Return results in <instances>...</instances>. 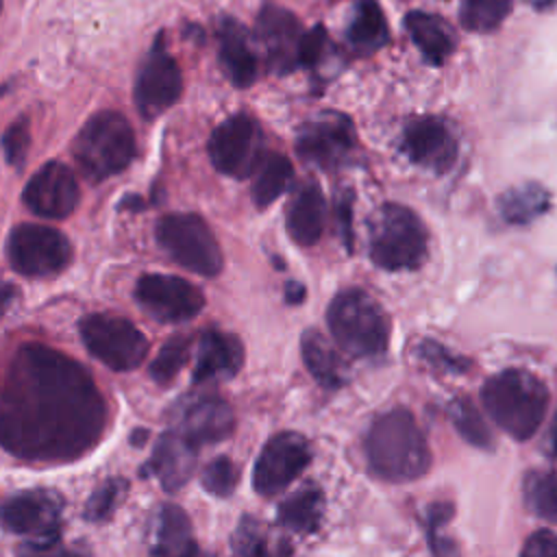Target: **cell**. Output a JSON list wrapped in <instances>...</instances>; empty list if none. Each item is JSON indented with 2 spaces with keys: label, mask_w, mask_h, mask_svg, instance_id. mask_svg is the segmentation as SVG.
Returning <instances> with one entry per match:
<instances>
[{
  "label": "cell",
  "mask_w": 557,
  "mask_h": 557,
  "mask_svg": "<svg viewBox=\"0 0 557 557\" xmlns=\"http://www.w3.org/2000/svg\"><path fill=\"white\" fill-rule=\"evenodd\" d=\"M107 405L72 357L30 342L11 359L0 387V446L26 461H72L102 437Z\"/></svg>",
  "instance_id": "obj_1"
},
{
  "label": "cell",
  "mask_w": 557,
  "mask_h": 557,
  "mask_svg": "<svg viewBox=\"0 0 557 557\" xmlns=\"http://www.w3.org/2000/svg\"><path fill=\"white\" fill-rule=\"evenodd\" d=\"M370 470L385 481L420 479L431 466L426 440L407 409H392L374 420L366 437Z\"/></svg>",
  "instance_id": "obj_2"
},
{
  "label": "cell",
  "mask_w": 557,
  "mask_h": 557,
  "mask_svg": "<svg viewBox=\"0 0 557 557\" xmlns=\"http://www.w3.org/2000/svg\"><path fill=\"white\" fill-rule=\"evenodd\" d=\"M481 400L487 416L513 440H529L544 420L548 392L527 370H505L485 381Z\"/></svg>",
  "instance_id": "obj_3"
},
{
  "label": "cell",
  "mask_w": 557,
  "mask_h": 557,
  "mask_svg": "<svg viewBox=\"0 0 557 557\" xmlns=\"http://www.w3.org/2000/svg\"><path fill=\"white\" fill-rule=\"evenodd\" d=\"M326 322L335 344L352 357H374L387 348L389 318L363 289L339 292L329 305Z\"/></svg>",
  "instance_id": "obj_4"
},
{
  "label": "cell",
  "mask_w": 557,
  "mask_h": 557,
  "mask_svg": "<svg viewBox=\"0 0 557 557\" xmlns=\"http://www.w3.org/2000/svg\"><path fill=\"white\" fill-rule=\"evenodd\" d=\"M74 157L89 181H104L122 172L135 157V133L117 111L91 115L74 139Z\"/></svg>",
  "instance_id": "obj_5"
},
{
  "label": "cell",
  "mask_w": 557,
  "mask_h": 557,
  "mask_svg": "<svg viewBox=\"0 0 557 557\" xmlns=\"http://www.w3.org/2000/svg\"><path fill=\"white\" fill-rule=\"evenodd\" d=\"M426 228L403 205L387 202L370 220V259L389 272L416 270L426 259Z\"/></svg>",
  "instance_id": "obj_6"
},
{
  "label": "cell",
  "mask_w": 557,
  "mask_h": 557,
  "mask_svg": "<svg viewBox=\"0 0 557 557\" xmlns=\"http://www.w3.org/2000/svg\"><path fill=\"white\" fill-rule=\"evenodd\" d=\"M159 246L185 270L200 276H215L222 270V250L207 226L196 213H170L157 222Z\"/></svg>",
  "instance_id": "obj_7"
},
{
  "label": "cell",
  "mask_w": 557,
  "mask_h": 557,
  "mask_svg": "<svg viewBox=\"0 0 557 557\" xmlns=\"http://www.w3.org/2000/svg\"><path fill=\"white\" fill-rule=\"evenodd\" d=\"M78 331L87 350L111 370H135L148 357L146 335L126 318L91 313L81 320Z\"/></svg>",
  "instance_id": "obj_8"
},
{
  "label": "cell",
  "mask_w": 557,
  "mask_h": 557,
  "mask_svg": "<svg viewBox=\"0 0 557 557\" xmlns=\"http://www.w3.org/2000/svg\"><path fill=\"white\" fill-rule=\"evenodd\" d=\"M7 259L22 276H52L67 268L72 246L67 237L50 226L17 224L7 239Z\"/></svg>",
  "instance_id": "obj_9"
},
{
  "label": "cell",
  "mask_w": 557,
  "mask_h": 557,
  "mask_svg": "<svg viewBox=\"0 0 557 557\" xmlns=\"http://www.w3.org/2000/svg\"><path fill=\"white\" fill-rule=\"evenodd\" d=\"M209 157L215 170L226 176H250L263 159V139L257 120L246 113H235L226 117L211 133Z\"/></svg>",
  "instance_id": "obj_10"
},
{
  "label": "cell",
  "mask_w": 557,
  "mask_h": 557,
  "mask_svg": "<svg viewBox=\"0 0 557 557\" xmlns=\"http://www.w3.org/2000/svg\"><path fill=\"white\" fill-rule=\"evenodd\" d=\"M355 144L357 133L350 117L337 111H322L300 126L296 150L305 161L331 170L348 161Z\"/></svg>",
  "instance_id": "obj_11"
},
{
  "label": "cell",
  "mask_w": 557,
  "mask_h": 557,
  "mask_svg": "<svg viewBox=\"0 0 557 557\" xmlns=\"http://www.w3.org/2000/svg\"><path fill=\"white\" fill-rule=\"evenodd\" d=\"M139 307L159 322H187L205 307L202 292L181 276L144 274L135 285Z\"/></svg>",
  "instance_id": "obj_12"
},
{
  "label": "cell",
  "mask_w": 557,
  "mask_h": 557,
  "mask_svg": "<svg viewBox=\"0 0 557 557\" xmlns=\"http://www.w3.org/2000/svg\"><path fill=\"white\" fill-rule=\"evenodd\" d=\"M311 461L309 442L292 431L270 437L255 463L252 483L263 496L285 490Z\"/></svg>",
  "instance_id": "obj_13"
},
{
  "label": "cell",
  "mask_w": 557,
  "mask_h": 557,
  "mask_svg": "<svg viewBox=\"0 0 557 557\" xmlns=\"http://www.w3.org/2000/svg\"><path fill=\"white\" fill-rule=\"evenodd\" d=\"M183 91V78L176 61L163 46V39H157L148 52L135 85V102L144 117H157L170 109Z\"/></svg>",
  "instance_id": "obj_14"
},
{
  "label": "cell",
  "mask_w": 557,
  "mask_h": 557,
  "mask_svg": "<svg viewBox=\"0 0 557 557\" xmlns=\"http://www.w3.org/2000/svg\"><path fill=\"white\" fill-rule=\"evenodd\" d=\"M235 429V413L226 400L213 394H196L172 409V431L196 446L228 437Z\"/></svg>",
  "instance_id": "obj_15"
},
{
  "label": "cell",
  "mask_w": 557,
  "mask_h": 557,
  "mask_svg": "<svg viewBox=\"0 0 557 557\" xmlns=\"http://www.w3.org/2000/svg\"><path fill=\"white\" fill-rule=\"evenodd\" d=\"M305 30L294 13L265 4L257 17V41L265 65L276 74H289L300 65V46Z\"/></svg>",
  "instance_id": "obj_16"
},
{
  "label": "cell",
  "mask_w": 557,
  "mask_h": 557,
  "mask_svg": "<svg viewBox=\"0 0 557 557\" xmlns=\"http://www.w3.org/2000/svg\"><path fill=\"white\" fill-rule=\"evenodd\" d=\"M0 522L7 531L33 540L54 537L61 524V500L46 490L20 492L0 505Z\"/></svg>",
  "instance_id": "obj_17"
},
{
  "label": "cell",
  "mask_w": 557,
  "mask_h": 557,
  "mask_svg": "<svg viewBox=\"0 0 557 557\" xmlns=\"http://www.w3.org/2000/svg\"><path fill=\"white\" fill-rule=\"evenodd\" d=\"M24 205L41 218H67L78 205V183L74 172L59 161L41 165L24 187Z\"/></svg>",
  "instance_id": "obj_18"
},
{
  "label": "cell",
  "mask_w": 557,
  "mask_h": 557,
  "mask_svg": "<svg viewBox=\"0 0 557 557\" xmlns=\"http://www.w3.org/2000/svg\"><path fill=\"white\" fill-rule=\"evenodd\" d=\"M403 152L420 168L444 174L457 159V139L440 117L411 120L403 131Z\"/></svg>",
  "instance_id": "obj_19"
},
{
  "label": "cell",
  "mask_w": 557,
  "mask_h": 557,
  "mask_svg": "<svg viewBox=\"0 0 557 557\" xmlns=\"http://www.w3.org/2000/svg\"><path fill=\"white\" fill-rule=\"evenodd\" d=\"M244 363V348L242 342L222 331H205L198 339V355L194 363V383L207 381H222L231 379L239 372Z\"/></svg>",
  "instance_id": "obj_20"
},
{
  "label": "cell",
  "mask_w": 557,
  "mask_h": 557,
  "mask_svg": "<svg viewBox=\"0 0 557 557\" xmlns=\"http://www.w3.org/2000/svg\"><path fill=\"white\" fill-rule=\"evenodd\" d=\"M198 446L176 431H168L159 437L148 470L154 472L168 492L181 490L196 470Z\"/></svg>",
  "instance_id": "obj_21"
},
{
  "label": "cell",
  "mask_w": 557,
  "mask_h": 557,
  "mask_svg": "<svg viewBox=\"0 0 557 557\" xmlns=\"http://www.w3.org/2000/svg\"><path fill=\"white\" fill-rule=\"evenodd\" d=\"M405 28L411 41L422 52L424 61L431 65H442L453 54L457 46V37L453 26L435 13L426 11H409L405 15Z\"/></svg>",
  "instance_id": "obj_22"
},
{
  "label": "cell",
  "mask_w": 557,
  "mask_h": 557,
  "mask_svg": "<svg viewBox=\"0 0 557 557\" xmlns=\"http://www.w3.org/2000/svg\"><path fill=\"white\" fill-rule=\"evenodd\" d=\"M326 205L320 187L309 181L298 187L287 209V231L300 246H311L324 231Z\"/></svg>",
  "instance_id": "obj_23"
},
{
  "label": "cell",
  "mask_w": 557,
  "mask_h": 557,
  "mask_svg": "<svg viewBox=\"0 0 557 557\" xmlns=\"http://www.w3.org/2000/svg\"><path fill=\"white\" fill-rule=\"evenodd\" d=\"M220 63L228 81L237 87H248L257 78V57L250 48L248 33L235 20L220 22Z\"/></svg>",
  "instance_id": "obj_24"
},
{
  "label": "cell",
  "mask_w": 557,
  "mask_h": 557,
  "mask_svg": "<svg viewBox=\"0 0 557 557\" xmlns=\"http://www.w3.org/2000/svg\"><path fill=\"white\" fill-rule=\"evenodd\" d=\"M300 348L307 370L322 387L337 389L346 383V363L320 331H305Z\"/></svg>",
  "instance_id": "obj_25"
},
{
  "label": "cell",
  "mask_w": 557,
  "mask_h": 557,
  "mask_svg": "<svg viewBox=\"0 0 557 557\" xmlns=\"http://www.w3.org/2000/svg\"><path fill=\"white\" fill-rule=\"evenodd\" d=\"M348 44L361 54L376 52L389 39L385 15L376 0H359L352 11V20L346 28Z\"/></svg>",
  "instance_id": "obj_26"
},
{
  "label": "cell",
  "mask_w": 557,
  "mask_h": 557,
  "mask_svg": "<svg viewBox=\"0 0 557 557\" xmlns=\"http://www.w3.org/2000/svg\"><path fill=\"white\" fill-rule=\"evenodd\" d=\"M198 544L191 537V522L178 505H165L159 511L154 533V557H185Z\"/></svg>",
  "instance_id": "obj_27"
},
{
  "label": "cell",
  "mask_w": 557,
  "mask_h": 557,
  "mask_svg": "<svg viewBox=\"0 0 557 557\" xmlns=\"http://www.w3.org/2000/svg\"><path fill=\"white\" fill-rule=\"evenodd\" d=\"M550 207V194L540 183H522L498 198V211L509 224H529Z\"/></svg>",
  "instance_id": "obj_28"
},
{
  "label": "cell",
  "mask_w": 557,
  "mask_h": 557,
  "mask_svg": "<svg viewBox=\"0 0 557 557\" xmlns=\"http://www.w3.org/2000/svg\"><path fill=\"white\" fill-rule=\"evenodd\" d=\"M322 492L313 485L298 490L278 507V524L296 533H313L322 520Z\"/></svg>",
  "instance_id": "obj_29"
},
{
  "label": "cell",
  "mask_w": 557,
  "mask_h": 557,
  "mask_svg": "<svg viewBox=\"0 0 557 557\" xmlns=\"http://www.w3.org/2000/svg\"><path fill=\"white\" fill-rule=\"evenodd\" d=\"M294 168L287 157L281 152L263 154L259 168L255 170V183H252V200L259 209L272 205L292 183Z\"/></svg>",
  "instance_id": "obj_30"
},
{
  "label": "cell",
  "mask_w": 557,
  "mask_h": 557,
  "mask_svg": "<svg viewBox=\"0 0 557 557\" xmlns=\"http://www.w3.org/2000/svg\"><path fill=\"white\" fill-rule=\"evenodd\" d=\"M511 4L513 0H461L459 22L466 30L490 33L505 22Z\"/></svg>",
  "instance_id": "obj_31"
},
{
  "label": "cell",
  "mask_w": 557,
  "mask_h": 557,
  "mask_svg": "<svg viewBox=\"0 0 557 557\" xmlns=\"http://www.w3.org/2000/svg\"><path fill=\"white\" fill-rule=\"evenodd\" d=\"M233 546L239 557H285L287 553L285 548L274 550L268 540V529L250 516H244L239 520L233 533Z\"/></svg>",
  "instance_id": "obj_32"
},
{
  "label": "cell",
  "mask_w": 557,
  "mask_h": 557,
  "mask_svg": "<svg viewBox=\"0 0 557 557\" xmlns=\"http://www.w3.org/2000/svg\"><path fill=\"white\" fill-rule=\"evenodd\" d=\"M448 413H450V420H453L457 433H459L468 444H472V446H476V448H492L494 437H492V433H490L485 420L481 418L479 409H476L470 400H466V398L455 400V403L450 405Z\"/></svg>",
  "instance_id": "obj_33"
},
{
  "label": "cell",
  "mask_w": 557,
  "mask_h": 557,
  "mask_svg": "<svg viewBox=\"0 0 557 557\" xmlns=\"http://www.w3.org/2000/svg\"><path fill=\"white\" fill-rule=\"evenodd\" d=\"M524 500L533 513L557 520V479L550 472H529L524 479Z\"/></svg>",
  "instance_id": "obj_34"
},
{
  "label": "cell",
  "mask_w": 557,
  "mask_h": 557,
  "mask_svg": "<svg viewBox=\"0 0 557 557\" xmlns=\"http://www.w3.org/2000/svg\"><path fill=\"white\" fill-rule=\"evenodd\" d=\"M187 357H189V339L183 335L170 337L148 366L150 379L161 385L174 381L181 368L187 363Z\"/></svg>",
  "instance_id": "obj_35"
},
{
  "label": "cell",
  "mask_w": 557,
  "mask_h": 557,
  "mask_svg": "<svg viewBox=\"0 0 557 557\" xmlns=\"http://www.w3.org/2000/svg\"><path fill=\"white\" fill-rule=\"evenodd\" d=\"M126 490H128L126 479H122V476L107 479L89 496V500L85 505V518L89 522H104V520H109L113 516L115 507L122 503Z\"/></svg>",
  "instance_id": "obj_36"
},
{
  "label": "cell",
  "mask_w": 557,
  "mask_h": 557,
  "mask_svg": "<svg viewBox=\"0 0 557 557\" xmlns=\"http://www.w3.org/2000/svg\"><path fill=\"white\" fill-rule=\"evenodd\" d=\"M200 481H202V487H205L209 494L220 496V498H226V496H231L233 490L237 487L239 470L235 468V463H233L226 455H220V457H213V459L202 468Z\"/></svg>",
  "instance_id": "obj_37"
},
{
  "label": "cell",
  "mask_w": 557,
  "mask_h": 557,
  "mask_svg": "<svg viewBox=\"0 0 557 557\" xmlns=\"http://www.w3.org/2000/svg\"><path fill=\"white\" fill-rule=\"evenodd\" d=\"M2 148H4V157L9 163H13V165L22 163V159L26 157V150H28V124L24 120H17L15 124H11L4 131Z\"/></svg>",
  "instance_id": "obj_38"
},
{
  "label": "cell",
  "mask_w": 557,
  "mask_h": 557,
  "mask_svg": "<svg viewBox=\"0 0 557 557\" xmlns=\"http://www.w3.org/2000/svg\"><path fill=\"white\" fill-rule=\"evenodd\" d=\"M17 557H83L78 550H72L61 544L59 535L46 540H30L20 546Z\"/></svg>",
  "instance_id": "obj_39"
},
{
  "label": "cell",
  "mask_w": 557,
  "mask_h": 557,
  "mask_svg": "<svg viewBox=\"0 0 557 557\" xmlns=\"http://www.w3.org/2000/svg\"><path fill=\"white\" fill-rule=\"evenodd\" d=\"M326 46H329V39L322 26H313L311 30H305L302 46H300V65H307V67L318 65L326 52Z\"/></svg>",
  "instance_id": "obj_40"
},
{
  "label": "cell",
  "mask_w": 557,
  "mask_h": 557,
  "mask_svg": "<svg viewBox=\"0 0 557 557\" xmlns=\"http://www.w3.org/2000/svg\"><path fill=\"white\" fill-rule=\"evenodd\" d=\"M520 557H557V535L553 531H535L522 548Z\"/></svg>",
  "instance_id": "obj_41"
},
{
  "label": "cell",
  "mask_w": 557,
  "mask_h": 557,
  "mask_svg": "<svg viewBox=\"0 0 557 557\" xmlns=\"http://www.w3.org/2000/svg\"><path fill=\"white\" fill-rule=\"evenodd\" d=\"M337 222H339V231L344 237V244L350 248L352 246V231H350V196L344 194L342 198H337Z\"/></svg>",
  "instance_id": "obj_42"
},
{
  "label": "cell",
  "mask_w": 557,
  "mask_h": 557,
  "mask_svg": "<svg viewBox=\"0 0 557 557\" xmlns=\"http://www.w3.org/2000/svg\"><path fill=\"white\" fill-rule=\"evenodd\" d=\"M15 296H17L15 285H11L9 281H2V278H0V318L11 309Z\"/></svg>",
  "instance_id": "obj_43"
},
{
  "label": "cell",
  "mask_w": 557,
  "mask_h": 557,
  "mask_svg": "<svg viewBox=\"0 0 557 557\" xmlns=\"http://www.w3.org/2000/svg\"><path fill=\"white\" fill-rule=\"evenodd\" d=\"M305 287L300 285V283H287V287H285V300L289 302V305H300L302 300H305Z\"/></svg>",
  "instance_id": "obj_44"
},
{
  "label": "cell",
  "mask_w": 557,
  "mask_h": 557,
  "mask_svg": "<svg viewBox=\"0 0 557 557\" xmlns=\"http://www.w3.org/2000/svg\"><path fill=\"white\" fill-rule=\"evenodd\" d=\"M527 4H531L535 11H548L557 4V0H524Z\"/></svg>",
  "instance_id": "obj_45"
},
{
  "label": "cell",
  "mask_w": 557,
  "mask_h": 557,
  "mask_svg": "<svg viewBox=\"0 0 557 557\" xmlns=\"http://www.w3.org/2000/svg\"><path fill=\"white\" fill-rule=\"evenodd\" d=\"M550 437H553V448L557 453V413H555V420H553V431H550Z\"/></svg>",
  "instance_id": "obj_46"
},
{
  "label": "cell",
  "mask_w": 557,
  "mask_h": 557,
  "mask_svg": "<svg viewBox=\"0 0 557 557\" xmlns=\"http://www.w3.org/2000/svg\"><path fill=\"white\" fill-rule=\"evenodd\" d=\"M185 557H207V555H205V553H202V550H200V548H198V546H196V548H194V550H191V553H187V555H185Z\"/></svg>",
  "instance_id": "obj_47"
}]
</instances>
